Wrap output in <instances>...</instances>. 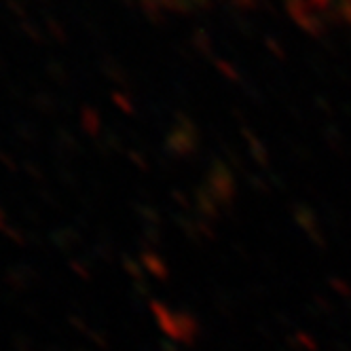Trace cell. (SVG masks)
Segmentation results:
<instances>
[{"instance_id":"obj_2","label":"cell","mask_w":351,"mask_h":351,"mask_svg":"<svg viewBox=\"0 0 351 351\" xmlns=\"http://www.w3.org/2000/svg\"><path fill=\"white\" fill-rule=\"evenodd\" d=\"M5 5H7V9L21 21V19H28V11H26V7H23V3L21 0H5Z\"/></svg>"},{"instance_id":"obj_5","label":"cell","mask_w":351,"mask_h":351,"mask_svg":"<svg viewBox=\"0 0 351 351\" xmlns=\"http://www.w3.org/2000/svg\"><path fill=\"white\" fill-rule=\"evenodd\" d=\"M47 28H49V32H51L53 36H58V40H64V32H62V28L58 26V23H56L51 17L47 19Z\"/></svg>"},{"instance_id":"obj_6","label":"cell","mask_w":351,"mask_h":351,"mask_svg":"<svg viewBox=\"0 0 351 351\" xmlns=\"http://www.w3.org/2000/svg\"><path fill=\"white\" fill-rule=\"evenodd\" d=\"M36 3H40V5H47V0H36Z\"/></svg>"},{"instance_id":"obj_3","label":"cell","mask_w":351,"mask_h":351,"mask_svg":"<svg viewBox=\"0 0 351 351\" xmlns=\"http://www.w3.org/2000/svg\"><path fill=\"white\" fill-rule=\"evenodd\" d=\"M17 134H19V136H23V138H28V140H34V138H36V130H34V128H30L28 123L17 125Z\"/></svg>"},{"instance_id":"obj_4","label":"cell","mask_w":351,"mask_h":351,"mask_svg":"<svg viewBox=\"0 0 351 351\" xmlns=\"http://www.w3.org/2000/svg\"><path fill=\"white\" fill-rule=\"evenodd\" d=\"M32 104H34V108H40V110H49V97L40 91V93H36L34 97H32Z\"/></svg>"},{"instance_id":"obj_1","label":"cell","mask_w":351,"mask_h":351,"mask_svg":"<svg viewBox=\"0 0 351 351\" xmlns=\"http://www.w3.org/2000/svg\"><path fill=\"white\" fill-rule=\"evenodd\" d=\"M19 28H21V32L26 34L30 40H34V43H40V40H43V34H40V30L34 26V21H30V19H21V21H19Z\"/></svg>"},{"instance_id":"obj_7","label":"cell","mask_w":351,"mask_h":351,"mask_svg":"<svg viewBox=\"0 0 351 351\" xmlns=\"http://www.w3.org/2000/svg\"><path fill=\"white\" fill-rule=\"evenodd\" d=\"M0 68H5V64H3V60H0Z\"/></svg>"}]
</instances>
